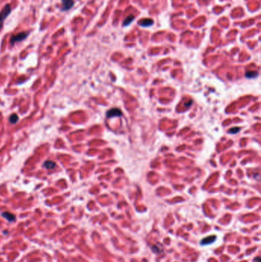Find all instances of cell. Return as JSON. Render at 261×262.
Masks as SVG:
<instances>
[{
    "label": "cell",
    "instance_id": "cell-1",
    "mask_svg": "<svg viewBox=\"0 0 261 262\" xmlns=\"http://www.w3.org/2000/svg\"><path fill=\"white\" fill-rule=\"evenodd\" d=\"M11 10H12V9H11L10 5L7 4V5H5L3 9H2V11L0 12V31H1V29H2V26H3L4 21L9 16V14L11 13Z\"/></svg>",
    "mask_w": 261,
    "mask_h": 262
},
{
    "label": "cell",
    "instance_id": "cell-2",
    "mask_svg": "<svg viewBox=\"0 0 261 262\" xmlns=\"http://www.w3.org/2000/svg\"><path fill=\"white\" fill-rule=\"evenodd\" d=\"M28 35V32H21V33H19V34L16 35L12 36L10 38L11 45H15L16 42L23 41V40L26 39V38H27Z\"/></svg>",
    "mask_w": 261,
    "mask_h": 262
},
{
    "label": "cell",
    "instance_id": "cell-3",
    "mask_svg": "<svg viewBox=\"0 0 261 262\" xmlns=\"http://www.w3.org/2000/svg\"><path fill=\"white\" fill-rule=\"evenodd\" d=\"M216 238H217V237L215 236V235H211V236H208L207 237V238H203V239L201 241L200 244H201V245H210V244L213 243V242H214L215 241H216Z\"/></svg>",
    "mask_w": 261,
    "mask_h": 262
},
{
    "label": "cell",
    "instance_id": "cell-4",
    "mask_svg": "<svg viewBox=\"0 0 261 262\" xmlns=\"http://www.w3.org/2000/svg\"><path fill=\"white\" fill-rule=\"evenodd\" d=\"M74 5L73 0H62V10L67 11L71 9Z\"/></svg>",
    "mask_w": 261,
    "mask_h": 262
},
{
    "label": "cell",
    "instance_id": "cell-5",
    "mask_svg": "<svg viewBox=\"0 0 261 262\" xmlns=\"http://www.w3.org/2000/svg\"><path fill=\"white\" fill-rule=\"evenodd\" d=\"M120 115H122L121 111H120L119 109H117V108H113V109H111V110H110L109 111H107V113H106V116H107V117H109V118H110V117H113V116H120Z\"/></svg>",
    "mask_w": 261,
    "mask_h": 262
},
{
    "label": "cell",
    "instance_id": "cell-6",
    "mask_svg": "<svg viewBox=\"0 0 261 262\" xmlns=\"http://www.w3.org/2000/svg\"><path fill=\"white\" fill-rule=\"evenodd\" d=\"M139 24H140V26H142V27H149V26H151L152 24H153V20L149 19H143V20L140 21Z\"/></svg>",
    "mask_w": 261,
    "mask_h": 262
},
{
    "label": "cell",
    "instance_id": "cell-7",
    "mask_svg": "<svg viewBox=\"0 0 261 262\" xmlns=\"http://www.w3.org/2000/svg\"><path fill=\"white\" fill-rule=\"evenodd\" d=\"M2 216L5 218H6L9 222H12V221H14L16 220V215L10 212H3L2 214Z\"/></svg>",
    "mask_w": 261,
    "mask_h": 262
},
{
    "label": "cell",
    "instance_id": "cell-8",
    "mask_svg": "<svg viewBox=\"0 0 261 262\" xmlns=\"http://www.w3.org/2000/svg\"><path fill=\"white\" fill-rule=\"evenodd\" d=\"M133 20H134V16H133V15H130V16H129L128 17L126 18V19H125L124 21H123V26H129V25H130Z\"/></svg>",
    "mask_w": 261,
    "mask_h": 262
},
{
    "label": "cell",
    "instance_id": "cell-9",
    "mask_svg": "<svg viewBox=\"0 0 261 262\" xmlns=\"http://www.w3.org/2000/svg\"><path fill=\"white\" fill-rule=\"evenodd\" d=\"M55 166H56V163L52 161H48V160L45 162L44 163V165H43V166L45 167L46 169H53L55 168Z\"/></svg>",
    "mask_w": 261,
    "mask_h": 262
},
{
    "label": "cell",
    "instance_id": "cell-10",
    "mask_svg": "<svg viewBox=\"0 0 261 262\" xmlns=\"http://www.w3.org/2000/svg\"><path fill=\"white\" fill-rule=\"evenodd\" d=\"M18 120H19V116H18L17 114H16V113H14V114H12L10 116V117H9V121H10L11 123H16L18 122Z\"/></svg>",
    "mask_w": 261,
    "mask_h": 262
},
{
    "label": "cell",
    "instance_id": "cell-11",
    "mask_svg": "<svg viewBox=\"0 0 261 262\" xmlns=\"http://www.w3.org/2000/svg\"><path fill=\"white\" fill-rule=\"evenodd\" d=\"M152 251H153L155 252V253L159 254V253H162V252L163 251V249H161V248L159 249V248H158V245H157V244H156V245H154V246H152Z\"/></svg>",
    "mask_w": 261,
    "mask_h": 262
},
{
    "label": "cell",
    "instance_id": "cell-12",
    "mask_svg": "<svg viewBox=\"0 0 261 262\" xmlns=\"http://www.w3.org/2000/svg\"><path fill=\"white\" fill-rule=\"evenodd\" d=\"M256 74H257V73H256V72L249 71V72H247V73H246V77H256L255 75H256Z\"/></svg>",
    "mask_w": 261,
    "mask_h": 262
}]
</instances>
